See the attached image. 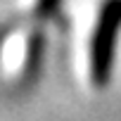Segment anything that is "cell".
I'll list each match as a JSON object with an SVG mask.
<instances>
[{
  "label": "cell",
  "mask_w": 121,
  "mask_h": 121,
  "mask_svg": "<svg viewBox=\"0 0 121 121\" xmlns=\"http://www.w3.org/2000/svg\"><path fill=\"white\" fill-rule=\"evenodd\" d=\"M119 33H121V0H104L90 40V78L97 88H104L109 83Z\"/></svg>",
  "instance_id": "obj_1"
}]
</instances>
